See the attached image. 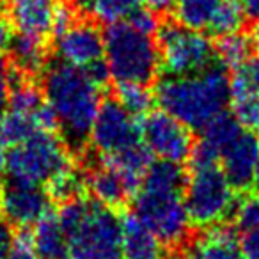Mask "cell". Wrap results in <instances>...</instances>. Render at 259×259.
Masks as SVG:
<instances>
[{
	"label": "cell",
	"instance_id": "cell-1",
	"mask_svg": "<svg viewBox=\"0 0 259 259\" xmlns=\"http://www.w3.org/2000/svg\"><path fill=\"white\" fill-rule=\"evenodd\" d=\"M187 174L180 163L153 162L134 195V215L167 247H180L188 236L190 219L185 206Z\"/></svg>",
	"mask_w": 259,
	"mask_h": 259
},
{
	"label": "cell",
	"instance_id": "cell-39",
	"mask_svg": "<svg viewBox=\"0 0 259 259\" xmlns=\"http://www.w3.org/2000/svg\"><path fill=\"white\" fill-rule=\"evenodd\" d=\"M0 215H2V206H0Z\"/></svg>",
	"mask_w": 259,
	"mask_h": 259
},
{
	"label": "cell",
	"instance_id": "cell-2",
	"mask_svg": "<svg viewBox=\"0 0 259 259\" xmlns=\"http://www.w3.org/2000/svg\"><path fill=\"white\" fill-rule=\"evenodd\" d=\"M103 83L89 71L64 62L48 64L43 71V96L57 119L59 130L71 148L78 149L89 139L101 107Z\"/></svg>",
	"mask_w": 259,
	"mask_h": 259
},
{
	"label": "cell",
	"instance_id": "cell-29",
	"mask_svg": "<svg viewBox=\"0 0 259 259\" xmlns=\"http://www.w3.org/2000/svg\"><path fill=\"white\" fill-rule=\"evenodd\" d=\"M128 22L134 27H137L139 30H142V32H146V34H151V36L156 34V30H158V27H160L156 13L149 11L148 8L137 9V11L128 18Z\"/></svg>",
	"mask_w": 259,
	"mask_h": 259
},
{
	"label": "cell",
	"instance_id": "cell-32",
	"mask_svg": "<svg viewBox=\"0 0 259 259\" xmlns=\"http://www.w3.org/2000/svg\"><path fill=\"white\" fill-rule=\"evenodd\" d=\"M13 39V23L9 16H6L0 11V52L9 48V43Z\"/></svg>",
	"mask_w": 259,
	"mask_h": 259
},
{
	"label": "cell",
	"instance_id": "cell-33",
	"mask_svg": "<svg viewBox=\"0 0 259 259\" xmlns=\"http://www.w3.org/2000/svg\"><path fill=\"white\" fill-rule=\"evenodd\" d=\"M13 245V234L6 224H0V259H8Z\"/></svg>",
	"mask_w": 259,
	"mask_h": 259
},
{
	"label": "cell",
	"instance_id": "cell-23",
	"mask_svg": "<svg viewBox=\"0 0 259 259\" xmlns=\"http://www.w3.org/2000/svg\"><path fill=\"white\" fill-rule=\"evenodd\" d=\"M231 115L250 132H259V93L231 87Z\"/></svg>",
	"mask_w": 259,
	"mask_h": 259
},
{
	"label": "cell",
	"instance_id": "cell-9",
	"mask_svg": "<svg viewBox=\"0 0 259 259\" xmlns=\"http://www.w3.org/2000/svg\"><path fill=\"white\" fill-rule=\"evenodd\" d=\"M141 137L158 160L183 163L194 149L192 130L165 110H149L141 122Z\"/></svg>",
	"mask_w": 259,
	"mask_h": 259
},
{
	"label": "cell",
	"instance_id": "cell-8",
	"mask_svg": "<svg viewBox=\"0 0 259 259\" xmlns=\"http://www.w3.org/2000/svg\"><path fill=\"white\" fill-rule=\"evenodd\" d=\"M160 69L169 76L192 75L215 64V45L206 34L180 22H165L156 30Z\"/></svg>",
	"mask_w": 259,
	"mask_h": 259
},
{
	"label": "cell",
	"instance_id": "cell-12",
	"mask_svg": "<svg viewBox=\"0 0 259 259\" xmlns=\"http://www.w3.org/2000/svg\"><path fill=\"white\" fill-rule=\"evenodd\" d=\"M0 206L11 226L27 229L50 213L52 197L43 185L9 180L0 188Z\"/></svg>",
	"mask_w": 259,
	"mask_h": 259
},
{
	"label": "cell",
	"instance_id": "cell-31",
	"mask_svg": "<svg viewBox=\"0 0 259 259\" xmlns=\"http://www.w3.org/2000/svg\"><path fill=\"white\" fill-rule=\"evenodd\" d=\"M240 248L245 259H259V227L245 231L240 241Z\"/></svg>",
	"mask_w": 259,
	"mask_h": 259
},
{
	"label": "cell",
	"instance_id": "cell-3",
	"mask_svg": "<svg viewBox=\"0 0 259 259\" xmlns=\"http://www.w3.org/2000/svg\"><path fill=\"white\" fill-rule=\"evenodd\" d=\"M155 98L162 110L185 126L204 130L229 107V75L222 64H211L192 75H167L156 87Z\"/></svg>",
	"mask_w": 259,
	"mask_h": 259
},
{
	"label": "cell",
	"instance_id": "cell-19",
	"mask_svg": "<svg viewBox=\"0 0 259 259\" xmlns=\"http://www.w3.org/2000/svg\"><path fill=\"white\" fill-rule=\"evenodd\" d=\"M204 233L194 240L201 259H241L236 229L226 224L204 227Z\"/></svg>",
	"mask_w": 259,
	"mask_h": 259
},
{
	"label": "cell",
	"instance_id": "cell-26",
	"mask_svg": "<svg viewBox=\"0 0 259 259\" xmlns=\"http://www.w3.org/2000/svg\"><path fill=\"white\" fill-rule=\"evenodd\" d=\"M219 4L220 0H174L172 9L176 13V22L190 29L204 30Z\"/></svg>",
	"mask_w": 259,
	"mask_h": 259
},
{
	"label": "cell",
	"instance_id": "cell-30",
	"mask_svg": "<svg viewBox=\"0 0 259 259\" xmlns=\"http://www.w3.org/2000/svg\"><path fill=\"white\" fill-rule=\"evenodd\" d=\"M11 82H13V68L8 59L0 52V110H4L6 105H8Z\"/></svg>",
	"mask_w": 259,
	"mask_h": 259
},
{
	"label": "cell",
	"instance_id": "cell-24",
	"mask_svg": "<svg viewBox=\"0 0 259 259\" xmlns=\"http://www.w3.org/2000/svg\"><path fill=\"white\" fill-rule=\"evenodd\" d=\"M245 18L247 16H245L243 6H241L240 0H220V4L217 6L206 29L217 37L240 32L245 23Z\"/></svg>",
	"mask_w": 259,
	"mask_h": 259
},
{
	"label": "cell",
	"instance_id": "cell-27",
	"mask_svg": "<svg viewBox=\"0 0 259 259\" xmlns=\"http://www.w3.org/2000/svg\"><path fill=\"white\" fill-rule=\"evenodd\" d=\"M234 227L240 231H250L259 227V190L252 194H245L234 204L233 209Z\"/></svg>",
	"mask_w": 259,
	"mask_h": 259
},
{
	"label": "cell",
	"instance_id": "cell-37",
	"mask_svg": "<svg viewBox=\"0 0 259 259\" xmlns=\"http://www.w3.org/2000/svg\"><path fill=\"white\" fill-rule=\"evenodd\" d=\"M252 39H254V47L259 50V25L255 27V30H254V34H252Z\"/></svg>",
	"mask_w": 259,
	"mask_h": 259
},
{
	"label": "cell",
	"instance_id": "cell-7",
	"mask_svg": "<svg viewBox=\"0 0 259 259\" xmlns=\"http://www.w3.org/2000/svg\"><path fill=\"white\" fill-rule=\"evenodd\" d=\"M236 188L227 180L220 165L190 169L185 183V206L190 224L209 227L222 224L233 215Z\"/></svg>",
	"mask_w": 259,
	"mask_h": 259
},
{
	"label": "cell",
	"instance_id": "cell-28",
	"mask_svg": "<svg viewBox=\"0 0 259 259\" xmlns=\"http://www.w3.org/2000/svg\"><path fill=\"white\" fill-rule=\"evenodd\" d=\"M229 83L231 87H241V89L259 93V55H252L240 68L233 69Z\"/></svg>",
	"mask_w": 259,
	"mask_h": 259
},
{
	"label": "cell",
	"instance_id": "cell-38",
	"mask_svg": "<svg viewBox=\"0 0 259 259\" xmlns=\"http://www.w3.org/2000/svg\"><path fill=\"white\" fill-rule=\"evenodd\" d=\"M254 185L259 190V163H257V169H255V174H254Z\"/></svg>",
	"mask_w": 259,
	"mask_h": 259
},
{
	"label": "cell",
	"instance_id": "cell-6",
	"mask_svg": "<svg viewBox=\"0 0 259 259\" xmlns=\"http://www.w3.org/2000/svg\"><path fill=\"white\" fill-rule=\"evenodd\" d=\"M71 162L68 142L62 141L57 132H37L22 142L13 144L8 153L6 170L9 180L45 187L59 170Z\"/></svg>",
	"mask_w": 259,
	"mask_h": 259
},
{
	"label": "cell",
	"instance_id": "cell-34",
	"mask_svg": "<svg viewBox=\"0 0 259 259\" xmlns=\"http://www.w3.org/2000/svg\"><path fill=\"white\" fill-rule=\"evenodd\" d=\"M141 2L144 8H148L149 11L156 13V15L167 13L174 8V0H141Z\"/></svg>",
	"mask_w": 259,
	"mask_h": 259
},
{
	"label": "cell",
	"instance_id": "cell-4",
	"mask_svg": "<svg viewBox=\"0 0 259 259\" xmlns=\"http://www.w3.org/2000/svg\"><path fill=\"white\" fill-rule=\"evenodd\" d=\"M69 259H122V219L114 208L78 195L57 213Z\"/></svg>",
	"mask_w": 259,
	"mask_h": 259
},
{
	"label": "cell",
	"instance_id": "cell-15",
	"mask_svg": "<svg viewBox=\"0 0 259 259\" xmlns=\"http://www.w3.org/2000/svg\"><path fill=\"white\" fill-rule=\"evenodd\" d=\"M85 188L93 194V199L114 209L124 206L130 197H134V190L124 178L101 158L85 174Z\"/></svg>",
	"mask_w": 259,
	"mask_h": 259
},
{
	"label": "cell",
	"instance_id": "cell-21",
	"mask_svg": "<svg viewBox=\"0 0 259 259\" xmlns=\"http://www.w3.org/2000/svg\"><path fill=\"white\" fill-rule=\"evenodd\" d=\"M254 39L240 32L220 36L215 45V57L226 69H236L252 57Z\"/></svg>",
	"mask_w": 259,
	"mask_h": 259
},
{
	"label": "cell",
	"instance_id": "cell-10",
	"mask_svg": "<svg viewBox=\"0 0 259 259\" xmlns=\"http://www.w3.org/2000/svg\"><path fill=\"white\" fill-rule=\"evenodd\" d=\"M135 117L117 100L103 101L91 128V144L100 155H114L141 144V122Z\"/></svg>",
	"mask_w": 259,
	"mask_h": 259
},
{
	"label": "cell",
	"instance_id": "cell-22",
	"mask_svg": "<svg viewBox=\"0 0 259 259\" xmlns=\"http://www.w3.org/2000/svg\"><path fill=\"white\" fill-rule=\"evenodd\" d=\"M48 195L52 197V201L66 202L69 199H75L78 195L83 194L85 188V174L76 167L75 162H71L68 167H64L62 170H59L47 185Z\"/></svg>",
	"mask_w": 259,
	"mask_h": 259
},
{
	"label": "cell",
	"instance_id": "cell-13",
	"mask_svg": "<svg viewBox=\"0 0 259 259\" xmlns=\"http://www.w3.org/2000/svg\"><path fill=\"white\" fill-rule=\"evenodd\" d=\"M219 162L231 185L236 190H247L254 183V174L259 163L257 132L241 130L220 151Z\"/></svg>",
	"mask_w": 259,
	"mask_h": 259
},
{
	"label": "cell",
	"instance_id": "cell-18",
	"mask_svg": "<svg viewBox=\"0 0 259 259\" xmlns=\"http://www.w3.org/2000/svg\"><path fill=\"white\" fill-rule=\"evenodd\" d=\"M30 240H32L34 250L41 259H69L66 233L57 215H54L52 211L34 224L30 231Z\"/></svg>",
	"mask_w": 259,
	"mask_h": 259
},
{
	"label": "cell",
	"instance_id": "cell-17",
	"mask_svg": "<svg viewBox=\"0 0 259 259\" xmlns=\"http://www.w3.org/2000/svg\"><path fill=\"white\" fill-rule=\"evenodd\" d=\"M122 259H170L165 245L135 215L122 217Z\"/></svg>",
	"mask_w": 259,
	"mask_h": 259
},
{
	"label": "cell",
	"instance_id": "cell-5",
	"mask_svg": "<svg viewBox=\"0 0 259 259\" xmlns=\"http://www.w3.org/2000/svg\"><path fill=\"white\" fill-rule=\"evenodd\" d=\"M105 64L115 83H151L160 71L158 45L151 34H146L132 23H112L103 32Z\"/></svg>",
	"mask_w": 259,
	"mask_h": 259
},
{
	"label": "cell",
	"instance_id": "cell-11",
	"mask_svg": "<svg viewBox=\"0 0 259 259\" xmlns=\"http://www.w3.org/2000/svg\"><path fill=\"white\" fill-rule=\"evenodd\" d=\"M55 36V54L64 64L80 69H93L105 62L103 32L94 23L73 20Z\"/></svg>",
	"mask_w": 259,
	"mask_h": 259
},
{
	"label": "cell",
	"instance_id": "cell-14",
	"mask_svg": "<svg viewBox=\"0 0 259 259\" xmlns=\"http://www.w3.org/2000/svg\"><path fill=\"white\" fill-rule=\"evenodd\" d=\"M61 0H8V16L23 34L47 37L54 32Z\"/></svg>",
	"mask_w": 259,
	"mask_h": 259
},
{
	"label": "cell",
	"instance_id": "cell-35",
	"mask_svg": "<svg viewBox=\"0 0 259 259\" xmlns=\"http://www.w3.org/2000/svg\"><path fill=\"white\" fill-rule=\"evenodd\" d=\"M8 153H9V141L4 134L2 122H0V174L6 170V162H8Z\"/></svg>",
	"mask_w": 259,
	"mask_h": 259
},
{
	"label": "cell",
	"instance_id": "cell-16",
	"mask_svg": "<svg viewBox=\"0 0 259 259\" xmlns=\"http://www.w3.org/2000/svg\"><path fill=\"white\" fill-rule=\"evenodd\" d=\"M9 52H11L13 69L27 78H36L48 66L50 50L47 37L20 32L18 36H13Z\"/></svg>",
	"mask_w": 259,
	"mask_h": 259
},
{
	"label": "cell",
	"instance_id": "cell-20",
	"mask_svg": "<svg viewBox=\"0 0 259 259\" xmlns=\"http://www.w3.org/2000/svg\"><path fill=\"white\" fill-rule=\"evenodd\" d=\"M76 8L83 15L101 23L126 22L137 9L142 8L141 0H76Z\"/></svg>",
	"mask_w": 259,
	"mask_h": 259
},
{
	"label": "cell",
	"instance_id": "cell-25",
	"mask_svg": "<svg viewBox=\"0 0 259 259\" xmlns=\"http://www.w3.org/2000/svg\"><path fill=\"white\" fill-rule=\"evenodd\" d=\"M115 100L134 115H146L156 101L149 83L122 82L115 83Z\"/></svg>",
	"mask_w": 259,
	"mask_h": 259
},
{
	"label": "cell",
	"instance_id": "cell-36",
	"mask_svg": "<svg viewBox=\"0 0 259 259\" xmlns=\"http://www.w3.org/2000/svg\"><path fill=\"white\" fill-rule=\"evenodd\" d=\"M240 2L243 6L245 16L259 23V0H240Z\"/></svg>",
	"mask_w": 259,
	"mask_h": 259
}]
</instances>
